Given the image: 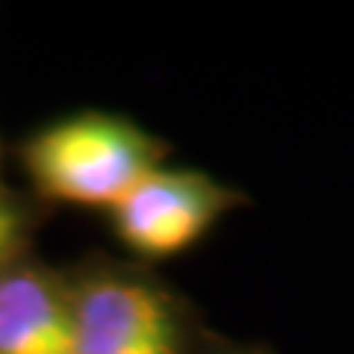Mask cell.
<instances>
[{"label": "cell", "instance_id": "1", "mask_svg": "<svg viewBox=\"0 0 354 354\" xmlns=\"http://www.w3.org/2000/svg\"><path fill=\"white\" fill-rule=\"evenodd\" d=\"M162 145L127 118L83 113L27 139L21 162L41 198L113 209L142 177L160 169Z\"/></svg>", "mask_w": 354, "mask_h": 354}, {"label": "cell", "instance_id": "6", "mask_svg": "<svg viewBox=\"0 0 354 354\" xmlns=\"http://www.w3.org/2000/svg\"><path fill=\"white\" fill-rule=\"evenodd\" d=\"M3 269H6V266H3Z\"/></svg>", "mask_w": 354, "mask_h": 354}, {"label": "cell", "instance_id": "3", "mask_svg": "<svg viewBox=\"0 0 354 354\" xmlns=\"http://www.w3.org/2000/svg\"><path fill=\"white\" fill-rule=\"evenodd\" d=\"M68 292L74 354H183L169 298L145 281L92 274Z\"/></svg>", "mask_w": 354, "mask_h": 354}, {"label": "cell", "instance_id": "4", "mask_svg": "<svg viewBox=\"0 0 354 354\" xmlns=\"http://www.w3.org/2000/svg\"><path fill=\"white\" fill-rule=\"evenodd\" d=\"M0 354H74L68 286L36 266L0 269Z\"/></svg>", "mask_w": 354, "mask_h": 354}, {"label": "cell", "instance_id": "5", "mask_svg": "<svg viewBox=\"0 0 354 354\" xmlns=\"http://www.w3.org/2000/svg\"><path fill=\"white\" fill-rule=\"evenodd\" d=\"M30 234V213L21 198L0 189V269L15 263L21 245Z\"/></svg>", "mask_w": 354, "mask_h": 354}, {"label": "cell", "instance_id": "2", "mask_svg": "<svg viewBox=\"0 0 354 354\" xmlns=\"http://www.w3.org/2000/svg\"><path fill=\"white\" fill-rule=\"evenodd\" d=\"M236 204V195L201 171L153 169L109 209L118 239L148 260L192 248Z\"/></svg>", "mask_w": 354, "mask_h": 354}]
</instances>
